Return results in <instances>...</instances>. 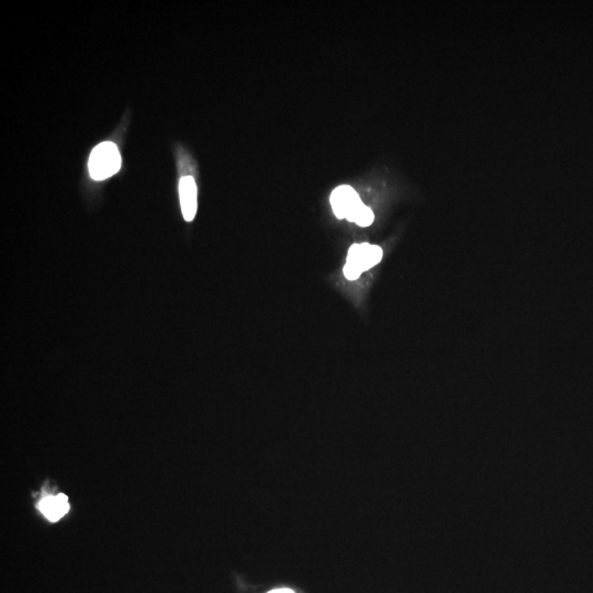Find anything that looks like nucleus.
<instances>
[{
    "label": "nucleus",
    "instance_id": "nucleus-2",
    "mask_svg": "<svg viewBox=\"0 0 593 593\" xmlns=\"http://www.w3.org/2000/svg\"><path fill=\"white\" fill-rule=\"evenodd\" d=\"M121 167V157L117 145L112 142L98 144L91 151L89 157L88 168L91 178L104 180L119 172Z\"/></svg>",
    "mask_w": 593,
    "mask_h": 593
},
{
    "label": "nucleus",
    "instance_id": "nucleus-6",
    "mask_svg": "<svg viewBox=\"0 0 593 593\" xmlns=\"http://www.w3.org/2000/svg\"><path fill=\"white\" fill-rule=\"evenodd\" d=\"M375 220V214L372 212L370 207L363 206L361 210L358 211L356 218H355V223L359 227H370L372 222Z\"/></svg>",
    "mask_w": 593,
    "mask_h": 593
},
{
    "label": "nucleus",
    "instance_id": "nucleus-4",
    "mask_svg": "<svg viewBox=\"0 0 593 593\" xmlns=\"http://www.w3.org/2000/svg\"><path fill=\"white\" fill-rule=\"evenodd\" d=\"M180 206L186 221H193L197 212V185L193 176H184L180 182Z\"/></svg>",
    "mask_w": 593,
    "mask_h": 593
},
{
    "label": "nucleus",
    "instance_id": "nucleus-1",
    "mask_svg": "<svg viewBox=\"0 0 593 593\" xmlns=\"http://www.w3.org/2000/svg\"><path fill=\"white\" fill-rule=\"evenodd\" d=\"M384 251L378 245L370 243L353 244L349 250L344 266V275L349 280H356L364 271H370L381 262Z\"/></svg>",
    "mask_w": 593,
    "mask_h": 593
},
{
    "label": "nucleus",
    "instance_id": "nucleus-3",
    "mask_svg": "<svg viewBox=\"0 0 593 593\" xmlns=\"http://www.w3.org/2000/svg\"><path fill=\"white\" fill-rule=\"evenodd\" d=\"M331 206L338 219H346L354 222L358 211L364 203L358 193L349 186H340L333 190L330 197Z\"/></svg>",
    "mask_w": 593,
    "mask_h": 593
},
{
    "label": "nucleus",
    "instance_id": "nucleus-5",
    "mask_svg": "<svg viewBox=\"0 0 593 593\" xmlns=\"http://www.w3.org/2000/svg\"><path fill=\"white\" fill-rule=\"evenodd\" d=\"M39 510L42 514L45 515L47 520L51 522H56V521L62 519L66 513L70 510V505H68V498L65 494L60 493L58 496H49L40 501Z\"/></svg>",
    "mask_w": 593,
    "mask_h": 593
},
{
    "label": "nucleus",
    "instance_id": "nucleus-7",
    "mask_svg": "<svg viewBox=\"0 0 593 593\" xmlns=\"http://www.w3.org/2000/svg\"><path fill=\"white\" fill-rule=\"evenodd\" d=\"M268 593H294L292 589L287 588H281V589H275V590L269 591Z\"/></svg>",
    "mask_w": 593,
    "mask_h": 593
}]
</instances>
